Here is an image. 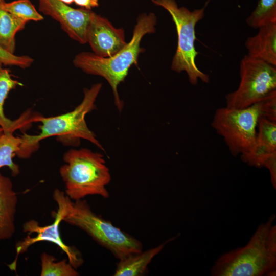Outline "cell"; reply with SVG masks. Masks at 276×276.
Returning a JSON list of instances; mask_svg holds the SVG:
<instances>
[{
    "mask_svg": "<svg viewBox=\"0 0 276 276\" xmlns=\"http://www.w3.org/2000/svg\"><path fill=\"white\" fill-rule=\"evenodd\" d=\"M27 22L0 8V46L14 54L15 35L25 28Z\"/></svg>",
    "mask_w": 276,
    "mask_h": 276,
    "instance_id": "17",
    "label": "cell"
},
{
    "mask_svg": "<svg viewBox=\"0 0 276 276\" xmlns=\"http://www.w3.org/2000/svg\"><path fill=\"white\" fill-rule=\"evenodd\" d=\"M145 251L131 254L119 260L113 275L139 276L143 275L153 258L164 248L166 243Z\"/></svg>",
    "mask_w": 276,
    "mask_h": 276,
    "instance_id": "16",
    "label": "cell"
},
{
    "mask_svg": "<svg viewBox=\"0 0 276 276\" xmlns=\"http://www.w3.org/2000/svg\"><path fill=\"white\" fill-rule=\"evenodd\" d=\"M157 19L153 13L142 14L137 18L131 40L116 54L101 57L94 53L82 52L77 54L73 63L75 66L88 74L103 77L110 85L114 102L119 110L122 109L118 86L126 77L132 65L137 64L139 54L143 52L141 41L145 35L155 31Z\"/></svg>",
    "mask_w": 276,
    "mask_h": 276,
    "instance_id": "3",
    "label": "cell"
},
{
    "mask_svg": "<svg viewBox=\"0 0 276 276\" xmlns=\"http://www.w3.org/2000/svg\"><path fill=\"white\" fill-rule=\"evenodd\" d=\"M246 22L250 27L255 29L276 22V0H259Z\"/></svg>",
    "mask_w": 276,
    "mask_h": 276,
    "instance_id": "20",
    "label": "cell"
},
{
    "mask_svg": "<svg viewBox=\"0 0 276 276\" xmlns=\"http://www.w3.org/2000/svg\"><path fill=\"white\" fill-rule=\"evenodd\" d=\"M58 209L52 223L41 226L35 220L31 219L24 223L22 231L28 235L16 244V256L14 261L9 265L12 270H15L18 257L26 252L28 248L37 242H49L58 246L67 256L68 261L76 269L80 266L83 260L80 251L73 246L66 245L60 233V225L63 220L64 208L59 202H56Z\"/></svg>",
    "mask_w": 276,
    "mask_h": 276,
    "instance_id": "9",
    "label": "cell"
},
{
    "mask_svg": "<svg viewBox=\"0 0 276 276\" xmlns=\"http://www.w3.org/2000/svg\"><path fill=\"white\" fill-rule=\"evenodd\" d=\"M39 10L57 21L69 37L81 44L87 43L86 31L93 13L75 9L57 0H38Z\"/></svg>",
    "mask_w": 276,
    "mask_h": 276,
    "instance_id": "10",
    "label": "cell"
},
{
    "mask_svg": "<svg viewBox=\"0 0 276 276\" xmlns=\"http://www.w3.org/2000/svg\"><path fill=\"white\" fill-rule=\"evenodd\" d=\"M276 216L258 225L247 244L221 255L212 276H275Z\"/></svg>",
    "mask_w": 276,
    "mask_h": 276,
    "instance_id": "1",
    "label": "cell"
},
{
    "mask_svg": "<svg viewBox=\"0 0 276 276\" xmlns=\"http://www.w3.org/2000/svg\"><path fill=\"white\" fill-rule=\"evenodd\" d=\"M53 197L63 206V221L84 231L119 260L142 251L140 241L97 215L85 200H72L58 189L54 190Z\"/></svg>",
    "mask_w": 276,
    "mask_h": 276,
    "instance_id": "4",
    "label": "cell"
},
{
    "mask_svg": "<svg viewBox=\"0 0 276 276\" xmlns=\"http://www.w3.org/2000/svg\"><path fill=\"white\" fill-rule=\"evenodd\" d=\"M86 40L94 53L101 57L113 56L127 43L122 28L114 27L107 18L94 12L87 29Z\"/></svg>",
    "mask_w": 276,
    "mask_h": 276,
    "instance_id": "11",
    "label": "cell"
},
{
    "mask_svg": "<svg viewBox=\"0 0 276 276\" xmlns=\"http://www.w3.org/2000/svg\"><path fill=\"white\" fill-rule=\"evenodd\" d=\"M256 142L251 150L240 155L250 166L264 167L266 162L276 154V123L260 117L258 120Z\"/></svg>",
    "mask_w": 276,
    "mask_h": 276,
    "instance_id": "12",
    "label": "cell"
},
{
    "mask_svg": "<svg viewBox=\"0 0 276 276\" xmlns=\"http://www.w3.org/2000/svg\"><path fill=\"white\" fill-rule=\"evenodd\" d=\"M261 111L259 102L241 109L227 107L217 109L212 127L221 136L234 156L249 152L256 139Z\"/></svg>",
    "mask_w": 276,
    "mask_h": 276,
    "instance_id": "7",
    "label": "cell"
},
{
    "mask_svg": "<svg viewBox=\"0 0 276 276\" xmlns=\"http://www.w3.org/2000/svg\"><path fill=\"white\" fill-rule=\"evenodd\" d=\"M41 276H78L79 273L68 262L57 261L53 255L43 252L40 256Z\"/></svg>",
    "mask_w": 276,
    "mask_h": 276,
    "instance_id": "19",
    "label": "cell"
},
{
    "mask_svg": "<svg viewBox=\"0 0 276 276\" xmlns=\"http://www.w3.org/2000/svg\"><path fill=\"white\" fill-rule=\"evenodd\" d=\"M3 132L2 128L0 127V135Z\"/></svg>",
    "mask_w": 276,
    "mask_h": 276,
    "instance_id": "27",
    "label": "cell"
},
{
    "mask_svg": "<svg viewBox=\"0 0 276 276\" xmlns=\"http://www.w3.org/2000/svg\"><path fill=\"white\" fill-rule=\"evenodd\" d=\"M0 8L27 22L43 19L30 0H16L8 3L3 0L0 3Z\"/></svg>",
    "mask_w": 276,
    "mask_h": 276,
    "instance_id": "21",
    "label": "cell"
},
{
    "mask_svg": "<svg viewBox=\"0 0 276 276\" xmlns=\"http://www.w3.org/2000/svg\"><path fill=\"white\" fill-rule=\"evenodd\" d=\"M245 42L247 55L276 66V22L260 27Z\"/></svg>",
    "mask_w": 276,
    "mask_h": 276,
    "instance_id": "14",
    "label": "cell"
},
{
    "mask_svg": "<svg viewBox=\"0 0 276 276\" xmlns=\"http://www.w3.org/2000/svg\"><path fill=\"white\" fill-rule=\"evenodd\" d=\"M63 160L59 173L69 198L75 201L90 195L109 197L106 186L111 175L103 155L87 148L71 149L63 154Z\"/></svg>",
    "mask_w": 276,
    "mask_h": 276,
    "instance_id": "5",
    "label": "cell"
},
{
    "mask_svg": "<svg viewBox=\"0 0 276 276\" xmlns=\"http://www.w3.org/2000/svg\"><path fill=\"white\" fill-rule=\"evenodd\" d=\"M152 2L166 10L175 25L177 33V46L171 63V69L177 73L185 71L190 83L197 84L199 79L209 82L208 74L200 71L196 63L198 54L194 43L196 39L195 26L204 16L206 6L190 11L184 7H178L175 0H152Z\"/></svg>",
    "mask_w": 276,
    "mask_h": 276,
    "instance_id": "6",
    "label": "cell"
},
{
    "mask_svg": "<svg viewBox=\"0 0 276 276\" xmlns=\"http://www.w3.org/2000/svg\"><path fill=\"white\" fill-rule=\"evenodd\" d=\"M102 86V84L99 83L85 88L82 102L70 112L54 117L38 116L37 122L41 123L39 126L40 133L21 135V143L16 155L21 159L29 158L38 150L41 141L52 136H56L64 145L73 146H78L81 140H85L104 150L85 121L86 114L96 108L95 101Z\"/></svg>",
    "mask_w": 276,
    "mask_h": 276,
    "instance_id": "2",
    "label": "cell"
},
{
    "mask_svg": "<svg viewBox=\"0 0 276 276\" xmlns=\"http://www.w3.org/2000/svg\"><path fill=\"white\" fill-rule=\"evenodd\" d=\"M17 203L12 181L0 173V240L9 239L15 234Z\"/></svg>",
    "mask_w": 276,
    "mask_h": 276,
    "instance_id": "13",
    "label": "cell"
},
{
    "mask_svg": "<svg viewBox=\"0 0 276 276\" xmlns=\"http://www.w3.org/2000/svg\"><path fill=\"white\" fill-rule=\"evenodd\" d=\"M240 76L237 89L225 96L227 107L246 108L276 90V66L247 54L241 61Z\"/></svg>",
    "mask_w": 276,
    "mask_h": 276,
    "instance_id": "8",
    "label": "cell"
},
{
    "mask_svg": "<svg viewBox=\"0 0 276 276\" xmlns=\"http://www.w3.org/2000/svg\"><path fill=\"white\" fill-rule=\"evenodd\" d=\"M261 117L276 123V90L258 101Z\"/></svg>",
    "mask_w": 276,
    "mask_h": 276,
    "instance_id": "23",
    "label": "cell"
},
{
    "mask_svg": "<svg viewBox=\"0 0 276 276\" xmlns=\"http://www.w3.org/2000/svg\"><path fill=\"white\" fill-rule=\"evenodd\" d=\"M74 3L79 6L89 10L99 6L98 0H74Z\"/></svg>",
    "mask_w": 276,
    "mask_h": 276,
    "instance_id": "25",
    "label": "cell"
},
{
    "mask_svg": "<svg viewBox=\"0 0 276 276\" xmlns=\"http://www.w3.org/2000/svg\"><path fill=\"white\" fill-rule=\"evenodd\" d=\"M0 62V127L4 132H12L19 129L26 128L33 122L36 121L37 116L32 117L30 113H24L18 119L11 120L7 118L4 112V105L9 92L21 83L14 79L9 71L3 67Z\"/></svg>",
    "mask_w": 276,
    "mask_h": 276,
    "instance_id": "15",
    "label": "cell"
},
{
    "mask_svg": "<svg viewBox=\"0 0 276 276\" xmlns=\"http://www.w3.org/2000/svg\"><path fill=\"white\" fill-rule=\"evenodd\" d=\"M2 1H3V0H0V3H1Z\"/></svg>",
    "mask_w": 276,
    "mask_h": 276,
    "instance_id": "28",
    "label": "cell"
},
{
    "mask_svg": "<svg viewBox=\"0 0 276 276\" xmlns=\"http://www.w3.org/2000/svg\"><path fill=\"white\" fill-rule=\"evenodd\" d=\"M67 5L74 3V0H57Z\"/></svg>",
    "mask_w": 276,
    "mask_h": 276,
    "instance_id": "26",
    "label": "cell"
},
{
    "mask_svg": "<svg viewBox=\"0 0 276 276\" xmlns=\"http://www.w3.org/2000/svg\"><path fill=\"white\" fill-rule=\"evenodd\" d=\"M33 61L34 59L28 55H16L8 52L0 46V62L4 65L27 68L32 65Z\"/></svg>",
    "mask_w": 276,
    "mask_h": 276,
    "instance_id": "22",
    "label": "cell"
},
{
    "mask_svg": "<svg viewBox=\"0 0 276 276\" xmlns=\"http://www.w3.org/2000/svg\"><path fill=\"white\" fill-rule=\"evenodd\" d=\"M12 132H3L0 135V168L7 167L13 176L20 173V169L13 158L16 155L21 143L20 137L15 136Z\"/></svg>",
    "mask_w": 276,
    "mask_h": 276,
    "instance_id": "18",
    "label": "cell"
},
{
    "mask_svg": "<svg viewBox=\"0 0 276 276\" xmlns=\"http://www.w3.org/2000/svg\"><path fill=\"white\" fill-rule=\"evenodd\" d=\"M264 167L269 171L271 183L276 189V154L271 156L265 163Z\"/></svg>",
    "mask_w": 276,
    "mask_h": 276,
    "instance_id": "24",
    "label": "cell"
}]
</instances>
